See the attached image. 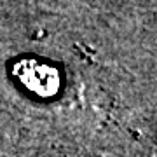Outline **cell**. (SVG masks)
<instances>
[{"label": "cell", "mask_w": 157, "mask_h": 157, "mask_svg": "<svg viewBox=\"0 0 157 157\" xmlns=\"http://www.w3.org/2000/svg\"><path fill=\"white\" fill-rule=\"evenodd\" d=\"M21 82L39 94H52L58 87V73L49 65L39 61H23L16 68Z\"/></svg>", "instance_id": "6da1fadb"}]
</instances>
